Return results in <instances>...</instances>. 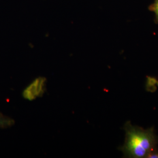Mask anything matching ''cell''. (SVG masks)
I'll return each instance as SVG.
<instances>
[{
    "label": "cell",
    "instance_id": "obj_1",
    "mask_svg": "<svg viewBox=\"0 0 158 158\" xmlns=\"http://www.w3.org/2000/svg\"><path fill=\"white\" fill-rule=\"evenodd\" d=\"M124 130L125 132L124 143L120 150L125 157L148 158L151 153L158 149V136L153 127L145 130L134 126L128 121L125 124Z\"/></svg>",
    "mask_w": 158,
    "mask_h": 158
},
{
    "label": "cell",
    "instance_id": "obj_2",
    "mask_svg": "<svg viewBox=\"0 0 158 158\" xmlns=\"http://www.w3.org/2000/svg\"><path fill=\"white\" fill-rule=\"evenodd\" d=\"M46 80L45 77H39L28 85L23 91V98L29 101H32L42 96L45 91Z\"/></svg>",
    "mask_w": 158,
    "mask_h": 158
},
{
    "label": "cell",
    "instance_id": "obj_3",
    "mask_svg": "<svg viewBox=\"0 0 158 158\" xmlns=\"http://www.w3.org/2000/svg\"><path fill=\"white\" fill-rule=\"evenodd\" d=\"M14 124V120L0 113V128H6Z\"/></svg>",
    "mask_w": 158,
    "mask_h": 158
},
{
    "label": "cell",
    "instance_id": "obj_4",
    "mask_svg": "<svg viewBox=\"0 0 158 158\" xmlns=\"http://www.w3.org/2000/svg\"><path fill=\"white\" fill-rule=\"evenodd\" d=\"M152 10L155 13L156 16V18L158 20V0H155V2L152 5Z\"/></svg>",
    "mask_w": 158,
    "mask_h": 158
},
{
    "label": "cell",
    "instance_id": "obj_5",
    "mask_svg": "<svg viewBox=\"0 0 158 158\" xmlns=\"http://www.w3.org/2000/svg\"><path fill=\"white\" fill-rule=\"evenodd\" d=\"M148 158H158V149L151 153L148 156Z\"/></svg>",
    "mask_w": 158,
    "mask_h": 158
}]
</instances>
